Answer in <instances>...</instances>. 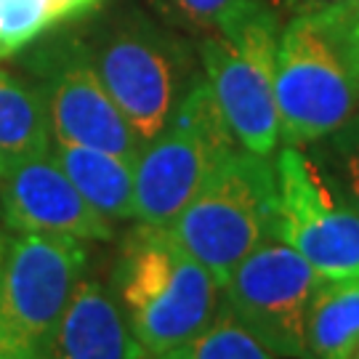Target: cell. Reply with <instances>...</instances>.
<instances>
[{
  "label": "cell",
  "instance_id": "1",
  "mask_svg": "<svg viewBox=\"0 0 359 359\" xmlns=\"http://www.w3.org/2000/svg\"><path fill=\"white\" fill-rule=\"evenodd\" d=\"M90 65L117 109L147 147L168 126L194 80L200 56L173 25L139 6H115L83 32Z\"/></svg>",
  "mask_w": 359,
  "mask_h": 359
},
{
  "label": "cell",
  "instance_id": "2",
  "mask_svg": "<svg viewBox=\"0 0 359 359\" xmlns=\"http://www.w3.org/2000/svg\"><path fill=\"white\" fill-rule=\"evenodd\" d=\"M109 290L152 359L192 346L221 309L216 277L168 226L142 221L123 243Z\"/></svg>",
  "mask_w": 359,
  "mask_h": 359
},
{
  "label": "cell",
  "instance_id": "3",
  "mask_svg": "<svg viewBox=\"0 0 359 359\" xmlns=\"http://www.w3.org/2000/svg\"><path fill=\"white\" fill-rule=\"evenodd\" d=\"M168 229L224 287L253 250L280 240V197L271 160L234 147Z\"/></svg>",
  "mask_w": 359,
  "mask_h": 359
},
{
  "label": "cell",
  "instance_id": "4",
  "mask_svg": "<svg viewBox=\"0 0 359 359\" xmlns=\"http://www.w3.org/2000/svg\"><path fill=\"white\" fill-rule=\"evenodd\" d=\"M280 25L266 0H253L218 32L200 35L197 56L234 142L261 157L280 147L274 69Z\"/></svg>",
  "mask_w": 359,
  "mask_h": 359
},
{
  "label": "cell",
  "instance_id": "5",
  "mask_svg": "<svg viewBox=\"0 0 359 359\" xmlns=\"http://www.w3.org/2000/svg\"><path fill=\"white\" fill-rule=\"evenodd\" d=\"M86 274V243L3 229L0 351L6 359L46 357L67 304Z\"/></svg>",
  "mask_w": 359,
  "mask_h": 359
},
{
  "label": "cell",
  "instance_id": "6",
  "mask_svg": "<svg viewBox=\"0 0 359 359\" xmlns=\"http://www.w3.org/2000/svg\"><path fill=\"white\" fill-rule=\"evenodd\" d=\"M234 147L240 144L218 112L205 75H200L136 160V218L168 226Z\"/></svg>",
  "mask_w": 359,
  "mask_h": 359
},
{
  "label": "cell",
  "instance_id": "7",
  "mask_svg": "<svg viewBox=\"0 0 359 359\" xmlns=\"http://www.w3.org/2000/svg\"><path fill=\"white\" fill-rule=\"evenodd\" d=\"M274 99L280 136L290 147L327 139L359 107V77L341 59L330 35L309 16H293L280 32Z\"/></svg>",
  "mask_w": 359,
  "mask_h": 359
},
{
  "label": "cell",
  "instance_id": "8",
  "mask_svg": "<svg viewBox=\"0 0 359 359\" xmlns=\"http://www.w3.org/2000/svg\"><path fill=\"white\" fill-rule=\"evenodd\" d=\"M277 237L322 280H359V210L344 200L311 154L285 144L277 154Z\"/></svg>",
  "mask_w": 359,
  "mask_h": 359
},
{
  "label": "cell",
  "instance_id": "9",
  "mask_svg": "<svg viewBox=\"0 0 359 359\" xmlns=\"http://www.w3.org/2000/svg\"><path fill=\"white\" fill-rule=\"evenodd\" d=\"M27 65L46 102L53 142L139 160L144 144L96 75L83 35L46 40Z\"/></svg>",
  "mask_w": 359,
  "mask_h": 359
},
{
  "label": "cell",
  "instance_id": "10",
  "mask_svg": "<svg viewBox=\"0 0 359 359\" xmlns=\"http://www.w3.org/2000/svg\"><path fill=\"white\" fill-rule=\"evenodd\" d=\"M320 274L283 240L253 250L224 283V306L248 335L285 359H309L306 317Z\"/></svg>",
  "mask_w": 359,
  "mask_h": 359
},
{
  "label": "cell",
  "instance_id": "11",
  "mask_svg": "<svg viewBox=\"0 0 359 359\" xmlns=\"http://www.w3.org/2000/svg\"><path fill=\"white\" fill-rule=\"evenodd\" d=\"M0 226L19 234L112 243L115 226L83 200L56 157L29 154L0 168Z\"/></svg>",
  "mask_w": 359,
  "mask_h": 359
},
{
  "label": "cell",
  "instance_id": "12",
  "mask_svg": "<svg viewBox=\"0 0 359 359\" xmlns=\"http://www.w3.org/2000/svg\"><path fill=\"white\" fill-rule=\"evenodd\" d=\"M43 359H152L133 335L115 295L104 283L83 277Z\"/></svg>",
  "mask_w": 359,
  "mask_h": 359
},
{
  "label": "cell",
  "instance_id": "13",
  "mask_svg": "<svg viewBox=\"0 0 359 359\" xmlns=\"http://www.w3.org/2000/svg\"><path fill=\"white\" fill-rule=\"evenodd\" d=\"M51 154L96 213L107 221L136 218V163L120 154L51 142Z\"/></svg>",
  "mask_w": 359,
  "mask_h": 359
},
{
  "label": "cell",
  "instance_id": "14",
  "mask_svg": "<svg viewBox=\"0 0 359 359\" xmlns=\"http://www.w3.org/2000/svg\"><path fill=\"white\" fill-rule=\"evenodd\" d=\"M309 359H354L359 351V280H320L306 317Z\"/></svg>",
  "mask_w": 359,
  "mask_h": 359
},
{
  "label": "cell",
  "instance_id": "15",
  "mask_svg": "<svg viewBox=\"0 0 359 359\" xmlns=\"http://www.w3.org/2000/svg\"><path fill=\"white\" fill-rule=\"evenodd\" d=\"M51 123L35 86L0 69V168L51 149Z\"/></svg>",
  "mask_w": 359,
  "mask_h": 359
},
{
  "label": "cell",
  "instance_id": "16",
  "mask_svg": "<svg viewBox=\"0 0 359 359\" xmlns=\"http://www.w3.org/2000/svg\"><path fill=\"white\" fill-rule=\"evenodd\" d=\"M311 154L344 200L359 210V107L341 128L322 139Z\"/></svg>",
  "mask_w": 359,
  "mask_h": 359
},
{
  "label": "cell",
  "instance_id": "17",
  "mask_svg": "<svg viewBox=\"0 0 359 359\" xmlns=\"http://www.w3.org/2000/svg\"><path fill=\"white\" fill-rule=\"evenodd\" d=\"M59 25L56 0H0V62Z\"/></svg>",
  "mask_w": 359,
  "mask_h": 359
},
{
  "label": "cell",
  "instance_id": "18",
  "mask_svg": "<svg viewBox=\"0 0 359 359\" xmlns=\"http://www.w3.org/2000/svg\"><path fill=\"white\" fill-rule=\"evenodd\" d=\"M189 351H192V359H285L266 346H261L253 335L245 333L231 320L224 301H221L213 325L194 341Z\"/></svg>",
  "mask_w": 359,
  "mask_h": 359
},
{
  "label": "cell",
  "instance_id": "19",
  "mask_svg": "<svg viewBox=\"0 0 359 359\" xmlns=\"http://www.w3.org/2000/svg\"><path fill=\"white\" fill-rule=\"evenodd\" d=\"M250 3L253 0H154V6L170 19L168 25L187 27L197 35L218 32Z\"/></svg>",
  "mask_w": 359,
  "mask_h": 359
},
{
  "label": "cell",
  "instance_id": "20",
  "mask_svg": "<svg viewBox=\"0 0 359 359\" xmlns=\"http://www.w3.org/2000/svg\"><path fill=\"white\" fill-rule=\"evenodd\" d=\"M314 19L330 35L348 69L359 77V0H346L330 11L314 13Z\"/></svg>",
  "mask_w": 359,
  "mask_h": 359
},
{
  "label": "cell",
  "instance_id": "21",
  "mask_svg": "<svg viewBox=\"0 0 359 359\" xmlns=\"http://www.w3.org/2000/svg\"><path fill=\"white\" fill-rule=\"evenodd\" d=\"M344 3H346V0H283V6L290 8L293 16H301V13L314 16V13L330 11L335 6H344Z\"/></svg>",
  "mask_w": 359,
  "mask_h": 359
},
{
  "label": "cell",
  "instance_id": "22",
  "mask_svg": "<svg viewBox=\"0 0 359 359\" xmlns=\"http://www.w3.org/2000/svg\"><path fill=\"white\" fill-rule=\"evenodd\" d=\"M56 3H59V22H67L88 13L99 0H56Z\"/></svg>",
  "mask_w": 359,
  "mask_h": 359
},
{
  "label": "cell",
  "instance_id": "23",
  "mask_svg": "<svg viewBox=\"0 0 359 359\" xmlns=\"http://www.w3.org/2000/svg\"><path fill=\"white\" fill-rule=\"evenodd\" d=\"M154 359H192V351H189V346L173 348V351H165V354H160V357Z\"/></svg>",
  "mask_w": 359,
  "mask_h": 359
},
{
  "label": "cell",
  "instance_id": "24",
  "mask_svg": "<svg viewBox=\"0 0 359 359\" xmlns=\"http://www.w3.org/2000/svg\"><path fill=\"white\" fill-rule=\"evenodd\" d=\"M0 359H6V354H3V351H0Z\"/></svg>",
  "mask_w": 359,
  "mask_h": 359
},
{
  "label": "cell",
  "instance_id": "25",
  "mask_svg": "<svg viewBox=\"0 0 359 359\" xmlns=\"http://www.w3.org/2000/svg\"><path fill=\"white\" fill-rule=\"evenodd\" d=\"M0 240H3V229H0Z\"/></svg>",
  "mask_w": 359,
  "mask_h": 359
},
{
  "label": "cell",
  "instance_id": "26",
  "mask_svg": "<svg viewBox=\"0 0 359 359\" xmlns=\"http://www.w3.org/2000/svg\"><path fill=\"white\" fill-rule=\"evenodd\" d=\"M354 359H359V351H357V357H354Z\"/></svg>",
  "mask_w": 359,
  "mask_h": 359
},
{
  "label": "cell",
  "instance_id": "27",
  "mask_svg": "<svg viewBox=\"0 0 359 359\" xmlns=\"http://www.w3.org/2000/svg\"><path fill=\"white\" fill-rule=\"evenodd\" d=\"M0 229H3V226H0Z\"/></svg>",
  "mask_w": 359,
  "mask_h": 359
}]
</instances>
